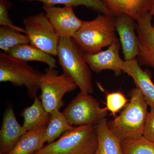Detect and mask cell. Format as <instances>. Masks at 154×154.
Listing matches in <instances>:
<instances>
[{
	"mask_svg": "<svg viewBox=\"0 0 154 154\" xmlns=\"http://www.w3.org/2000/svg\"><path fill=\"white\" fill-rule=\"evenodd\" d=\"M13 7L11 0H0V25L16 29L23 33H26L25 29L14 25L9 15V11Z\"/></svg>",
	"mask_w": 154,
	"mask_h": 154,
	"instance_id": "cell-25",
	"label": "cell"
},
{
	"mask_svg": "<svg viewBox=\"0 0 154 154\" xmlns=\"http://www.w3.org/2000/svg\"><path fill=\"white\" fill-rule=\"evenodd\" d=\"M74 127L70 124L63 112L57 110L50 114L45 131L46 143H51Z\"/></svg>",
	"mask_w": 154,
	"mask_h": 154,
	"instance_id": "cell-21",
	"label": "cell"
},
{
	"mask_svg": "<svg viewBox=\"0 0 154 154\" xmlns=\"http://www.w3.org/2000/svg\"><path fill=\"white\" fill-rule=\"evenodd\" d=\"M124 154H154V142L143 136L121 141Z\"/></svg>",
	"mask_w": 154,
	"mask_h": 154,
	"instance_id": "cell-23",
	"label": "cell"
},
{
	"mask_svg": "<svg viewBox=\"0 0 154 154\" xmlns=\"http://www.w3.org/2000/svg\"><path fill=\"white\" fill-rule=\"evenodd\" d=\"M106 118L95 125L98 146L96 154H124L121 141L110 131L107 125Z\"/></svg>",
	"mask_w": 154,
	"mask_h": 154,
	"instance_id": "cell-17",
	"label": "cell"
},
{
	"mask_svg": "<svg viewBox=\"0 0 154 154\" xmlns=\"http://www.w3.org/2000/svg\"><path fill=\"white\" fill-rule=\"evenodd\" d=\"M116 30L125 61L137 59L139 53V42L136 31L137 21L126 14L115 16Z\"/></svg>",
	"mask_w": 154,
	"mask_h": 154,
	"instance_id": "cell-10",
	"label": "cell"
},
{
	"mask_svg": "<svg viewBox=\"0 0 154 154\" xmlns=\"http://www.w3.org/2000/svg\"><path fill=\"white\" fill-rule=\"evenodd\" d=\"M128 100L120 91L108 93L106 96V107L114 116L127 104Z\"/></svg>",
	"mask_w": 154,
	"mask_h": 154,
	"instance_id": "cell-24",
	"label": "cell"
},
{
	"mask_svg": "<svg viewBox=\"0 0 154 154\" xmlns=\"http://www.w3.org/2000/svg\"><path fill=\"white\" fill-rule=\"evenodd\" d=\"M129 96V103L121 113L107 122L110 131L121 141L143 136L149 113L148 105L140 89H131Z\"/></svg>",
	"mask_w": 154,
	"mask_h": 154,
	"instance_id": "cell-1",
	"label": "cell"
},
{
	"mask_svg": "<svg viewBox=\"0 0 154 154\" xmlns=\"http://www.w3.org/2000/svg\"><path fill=\"white\" fill-rule=\"evenodd\" d=\"M28 43L30 40L25 33L8 26L0 27V48L6 53L14 46Z\"/></svg>",
	"mask_w": 154,
	"mask_h": 154,
	"instance_id": "cell-22",
	"label": "cell"
},
{
	"mask_svg": "<svg viewBox=\"0 0 154 154\" xmlns=\"http://www.w3.org/2000/svg\"><path fill=\"white\" fill-rule=\"evenodd\" d=\"M43 73L28 62L0 52V82H10L16 87H24L30 98L37 96Z\"/></svg>",
	"mask_w": 154,
	"mask_h": 154,
	"instance_id": "cell-5",
	"label": "cell"
},
{
	"mask_svg": "<svg viewBox=\"0 0 154 154\" xmlns=\"http://www.w3.org/2000/svg\"><path fill=\"white\" fill-rule=\"evenodd\" d=\"M152 19L148 12L137 21L136 31L139 42L137 60L140 65L150 67L154 70V30Z\"/></svg>",
	"mask_w": 154,
	"mask_h": 154,
	"instance_id": "cell-11",
	"label": "cell"
},
{
	"mask_svg": "<svg viewBox=\"0 0 154 154\" xmlns=\"http://www.w3.org/2000/svg\"><path fill=\"white\" fill-rule=\"evenodd\" d=\"M98 146L95 125L74 127L34 154H94Z\"/></svg>",
	"mask_w": 154,
	"mask_h": 154,
	"instance_id": "cell-4",
	"label": "cell"
},
{
	"mask_svg": "<svg viewBox=\"0 0 154 154\" xmlns=\"http://www.w3.org/2000/svg\"><path fill=\"white\" fill-rule=\"evenodd\" d=\"M73 7L43 5L42 9L60 37H73L82 25L83 21L76 16Z\"/></svg>",
	"mask_w": 154,
	"mask_h": 154,
	"instance_id": "cell-9",
	"label": "cell"
},
{
	"mask_svg": "<svg viewBox=\"0 0 154 154\" xmlns=\"http://www.w3.org/2000/svg\"><path fill=\"white\" fill-rule=\"evenodd\" d=\"M122 72L131 77L137 88L140 90L148 106L154 109V84L150 75L141 68L137 59L125 60Z\"/></svg>",
	"mask_w": 154,
	"mask_h": 154,
	"instance_id": "cell-14",
	"label": "cell"
},
{
	"mask_svg": "<svg viewBox=\"0 0 154 154\" xmlns=\"http://www.w3.org/2000/svg\"><path fill=\"white\" fill-rule=\"evenodd\" d=\"M48 124L40 125L27 131L7 154H34L41 149L46 143L45 135Z\"/></svg>",
	"mask_w": 154,
	"mask_h": 154,
	"instance_id": "cell-15",
	"label": "cell"
},
{
	"mask_svg": "<svg viewBox=\"0 0 154 154\" xmlns=\"http://www.w3.org/2000/svg\"><path fill=\"white\" fill-rule=\"evenodd\" d=\"M152 28H153V30H154V24H152Z\"/></svg>",
	"mask_w": 154,
	"mask_h": 154,
	"instance_id": "cell-28",
	"label": "cell"
},
{
	"mask_svg": "<svg viewBox=\"0 0 154 154\" xmlns=\"http://www.w3.org/2000/svg\"><path fill=\"white\" fill-rule=\"evenodd\" d=\"M26 131L17 121L13 107L10 105L4 113L0 130V154L10 152Z\"/></svg>",
	"mask_w": 154,
	"mask_h": 154,
	"instance_id": "cell-13",
	"label": "cell"
},
{
	"mask_svg": "<svg viewBox=\"0 0 154 154\" xmlns=\"http://www.w3.org/2000/svg\"><path fill=\"white\" fill-rule=\"evenodd\" d=\"M96 154V153H95V154Z\"/></svg>",
	"mask_w": 154,
	"mask_h": 154,
	"instance_id": "cell-29",
	"label": "cell"
},
{
	"mask_svg": "<svg viewBox=\"0 0 154 154\" xmlns=\"http://www.w3.org/2000/svg\"><path fill=\"white\" fill-rule=\"evenodd\" d=\"M143 136L154 142V109H151L148 114Z\"/></svg>",
	"mask_w": 154,
	"mask_h": 154,
	"instance_id": "cell-26",
	"label": "cell"
},
{
	"mask_svg": "<svg viewBox=\"0 0 154 154\" xmlns=\"http://www.w3.org/2000/svg\"><path fill=\"white\" fill-rule=\"evenodd\" d=\"M30 43L52 56H57L60 37L45 13L40 12L23 20Z\"/></svg>",
	"mask_w": 154,
	"mask_h": 154,
	"instance_id": "cell-7",
	"label": "cell"
},
{
	"mask_svg": "<svg viewBox=\"0 0 154 154\" xmlns=\"http://www.w3.org/2000/svg\"><path fill=\"white\" fill-rule=\"evenodd\" d=\"M148 12L152 17H154V0H150L149 3Z\"/></svg>",
	"mask_w": 154,
	"mask_h": 154,
	"instance_id": "cell-27",
	"label": "cell"
},
{
	"mask_svg": "<svg viewBox=\"0 0 154 154\" xmlns=\"http://www.w3.org/2000/svg\"><path fill=\"white\" fill-rule=\"evenodd\" d=\"M106 108L100 107L98 100L91 94L80 91L64 110L63 113L73 126L95 125L107 114Z\"/></svg>",
	"mask_w": 154,
	"mask_h": 154,
	"instance_id": "cell-8",
	"label": "cell"
},
{
	"mask_svg": "<svg viewBox=\"0 0 154 154\" xmlns=\"http://www.w3.org/2000/svg\"><path fill=\"white\" fill-rule=\"evenodd\" d=\"M115 30L114 16L100 14L93 20L83 21L72 38L85 54H94L120 42Z\"/></svg>",
	"mask_w": 154,
	"mask_h": 154,
	"instance_id": "cell-3",
	"label": "cell"
},
{
	"mask_svg": "<svg viewBox=\"0 0 154 154\" xmlns=\"http://www.w3.org/2000/svg\"><path fill=\"white\" fill-rule=\"evenodd\" d=\"M57 56L63 73L76 85L80 91L94 92L91 69L83 52L72 37H60Z\"/></svg>",
	"mask_w": 154,
	"mask_h": 154,
	"instance_id": "cell-2",
	"label": "cell"
},
{
	"mask_svg": "<svg viewBox=\"0 0 154 154\" xmlns=\"http://www.w3.org/2000/svg\"><path fill=\"white\" fill-rule=\"evenodd\" d=\"M77 87L63 73L59 75L55 69H45L42 77L40 89V99L45 109L50 114L60 110L64 105L65 94L75 91Z\"/></svg>",
	"mask_w": 154,
	"mask_h": 154,
	"instance_id": "cell-6",
	"label": "cell"
},
{
	"mask_svg": "<svg viewBox=\"0 0 154 154\" xmlns=\"http://www.w3.org/2000/svg\"><path fill=\"white\" fill-rule=\"evenodd\" d=\"M34 99L33 104L25 108L20 114L24 118L22 126L27 131L40 125L48 123L50 117V114L45 109L41 100L37 96Z\"/></svg>",
	"mask_w": 154,
	"mask_h": 154,
	"instance_id": "cell-19",
	"label": "cell"
},
{
	"mask_svg": "<svg viewBox=\"0 0 154 154\" xmlns=\"http://www.w3.org/2000/svg\"><path fill=\"white\" fill-rule=\"evenodd\" d=\"M22 2H38L43 5L56 6L61 5L76 7L84 6L88 9L99 14L113 16L108 7L103 0H19Z\"/></svg>",
	"mask_w": 154,
	"mask_h": 154,
	"instance_id": "cell-20",
	"label": "cell"
},
{
	"mask_svg": "<svg viewBox=\"0 0 154 154\" xmlns=\"http://www.w3.org/2000/svg\"><path fill=\"white\" fill-rule=\"evenodd\" d=\"M120 42L111 45L107 49L94 54H86V61L91 70L96 73L110 70L116 76L121 75L125 61L120 57Z\"/></svg>",
	"mask_w": 154,
	"mask_h": 154,
	"instance_id": "cell-12",
	"label": "cell"
},
{
	"mask_svg": "<svg viewBox=\"0 0 154 154\" xmlns=\"http://www.w3.org/2000/svg\"><path fill=\"white\" fill-rule=\"evenodd\" d=\"M113 16L129 15L137 20L148 12L150 0H103Z\"/></svg>",
	"mask_w": 154,
	"mask_h": 154,
	"instance_id": "cell-18",
	"label": "cell"
},
{
	"mask_svg": "<svg viewBox=\"0 0 154 154\" xmlns=\"http://www.w3.org/2000/svg\"><path fill=\"white\" fill-rule=\"evenodd\" d=\"M11 57L24 61H38L47 64L48 67H57L53 56L46 53L31 44L19 45L12 48L7 53Z\"/></svg>",
	"mask_w": 154,
	"mask_h": 154,
	"instance_id": "cell-16",
	"label": "cell"
}]
</instances>
